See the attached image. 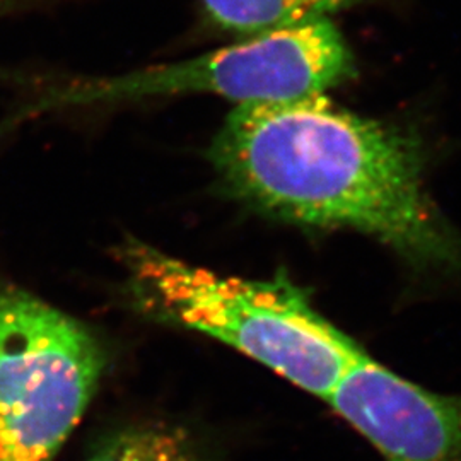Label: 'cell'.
<instances>
[{
  "label": "cell",
  "instance_id": "cell-1",
  "mask_svg": "<svg viewBox=\"0 0 461 461\" xmlns=\"http://www.w3.org/2000/svg\"><path fill=\"white\" fill-rule=\"evenodd\" d=\"M211 161L230 195L280 221L376 238L407 262L461 270V238L430 198L417 140L325 95L236 104Z\"/></svg>",
  "mask_w": 461,
  "mask_h": 461
},
{
  "label": "cell",
  "instance_id": "cell-2",
  "mask_svg": "<svg viewBox=\"0 0 461 461\" xmlns=\"http://www.w3.org/2000/svg\"><path fill=\"white\" fill-rule=\"evenodd\" d=\"M116 257L144 313L212 337L303 392L327 400L367 357L282 274L274 280L219 276L132 236Z\"/></svg>",
  "mask_w": 461,
  "mask_h": 461
},
{
  "label": "cell",
  "instance_id": "cell-3",
  "mask_svg": "<svg viewBox=\"0 0 461 461\" xmlns=\"http://www.w3.org/2000/svg\"><path fill=\"white\" fill-rule=\"evenodd\" d=\"M356 74V62L331 19L249 36L182 62L112 77L53 86L23 116L62 108L112 104L176 95H217L236 104L323 95Z\"/></svg>",
  "mask_w": 461,
  "mask_h": 461
},
{
  "label": "cell",
  "instance_id": "cell-4",
  "mask_svg": "<svg viewBox=\"0 0 461 461\" xmlns=\"http://www.w3.org/2000/svg\"><path fill=\"white\" fill-rule=\"evenodd\" d=\"M103 369V347L84 323L0 282V461L55 460Z\"/></svg>",
  "mask_w": 461,
  "mask_h": 461
},
{
  "label": "cell",
  "instance_id": "cell-5",
  "mask_svg": "<svg viewBox=\"0 0 461 461\" xmlns=\"http://www.w3.org/2000/svg\"><path fill=\"white\" fill-rule=\"evenodd\" d=\"M327 402L384 461H461V396L429 392L367 356Z\"/></svg>",
  "mask_w": 461,
  "mask_h": 461
},
{
  "label": "cell",
  "instance_id": "cell-6",
  "mask_svg": "<svg viewBox=\"0 0 461 461\" xmlns=\"http://www.w3.org/2000/svg\"><path fill=\"white\" fill-rule=\"evenodd\" d=\"M359 0H200L209 21L228 33L257 36L296 28L352 7Z\"/></svg>",
  "mask_w": 461,
  "mask_h": 461
},
{
  "label": "cell",
  "instance_id": "cell-7",
  "mask_svg": "<svg viewBox=\"0 0 461 461\" xmlns=\"http://www.w3.org/2000/svg\"><path fill=\"white\" fill-rule=\"evenodd\" d=\"M89 461H200L190 434L166 422L139 424L112 436Z\"/></svg>",
  "mask_w": 461,
  "mask_h": 461
},
{
  "label": "cell",
  "instance_id": "cell-8",
  "mask_svg": "<svg viewBox=\"0 0 461 461\" xmlns=\"http://www.w3.org/2000/svg\"><path fill=\"white\" fill-rule=\"evenodd\" d=\"M38 0H0V19H4L13 13H17L24 5H30Z\"/></svg>",
  "mask_w": 461,
  "mask_h": 461
}]
</instances>
